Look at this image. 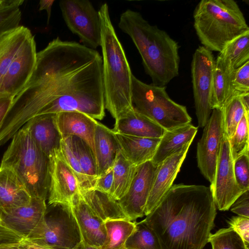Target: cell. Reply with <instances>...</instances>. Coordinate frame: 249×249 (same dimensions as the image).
Instances as JSON below:
<instances>
[{
    "instance_id": "6da1fadb",
    "label": "cell",
    "mask_w": 249,
    "mask_h": 249,
    "mask_svg": "<svg viewBox=\"0 0 249 249\" xmlns=\"http://www.w3.org/2000/svg\"><path fill=\"white\" fill-rule=\"evenodd\" d=\"M105 110L101 55L58 37L37 53L34 71L11 107L13 117L22 124L36 116L67 111L101 120Z\"/></svg>"
},
{
    "instance_id": "7a4b0ae2",
    "label": "cell",
    "mask_w": 249,
    "mask_h": 249,
    "mask_svg": "<svg viewBox=\"0 0 249 249\" xmlns=\"http://www.w3.org/2000/svg\"><path fill=\"white\" fill-rule=\"evenodd\" d=\"M216 207L211 188L173 185L143 221L161 249H203L214 227Z\"/></svg>"
},
{
    "instance_id": "3957f363",
    "label": "cell",
    "mask_w": 249,
    "mask_h": 249,
    "mask_svg": "<svg viewBox=\"0 0 249 249\" xmlns=\"http://www.w3.org/2000/svg\"><path fill=\"white\" fill-rule=\"evenodd\" d=\"M118 27L131 38L153 84L165 86L178 75L179 46L165 31L151 25L139 12L131 9L121 15Z\"/></svg>"
},
{
    "instance_id": "277c9868",
    "label": "cell",
    "mask_w": 249,
    "mask_h": 249,
    "mask_svg": "<svg viewBox=\"0 0 249 249\" xmlns=\"http://www.w3.org/2000/svg\"><path fill=\"white\" fill-rule=\"evenodd\" d=\"M98 12L101 27L105 107L116 120L134 108L132 103L133 74L111 21L107 4H103Z\"/></svg>"
},
{
    "instance_id": "5b68a950",
    "label": "cell",
    "mask_w": 249,
    "mask_h": 249,
    "mask_svg": "<svg viewBox=\"0 0 249 249\" xmlns=\"http://www.w3.org/2000/svg\"><path fill=\"white\" fill-rule=\"evenodd\" d=\"M193 17L199 41L212 52H221L230 41L249 31L244 16L233 0H202Z\"/></svg>"
},
{
    "instance_id": "8992f818",
    "label": "cell",
    "mask_w": 249,
    "mask_h": 249,
    "mask_svg": "<svg viewBox=\"0 0 249 249\" xmlns=\"http://www.w3.org/2000/svg\"><path fill=\"white\" fill-rule=\"evenodd\" d=\"M12 138L0 166L12 170L31 197L46 200L50 186L49 157L36 146L24 125Z\"/></svg>"
},
{
    "instance_id": "52a82bcc",
    "label": "cell",
    "mask_w": 249,
    "mask_h": 249,
    "mask_svg": "<svg viewBox=\"0 0 249 249\" xmlns=\"http://www.w3.org/2000/svg\"><path fill=\"white\" fill-rule=\"evenodd\" d=\"M132 103L134 109L163 128L170 130L190 124L185 106L172 100L166 87L147 84L132 77Z\"/></svg>"
},
{
    "instance_id": "ba28073f",
    "label": "cell",
    "mask_w": 249,
    "mask_h": 249,
    "mask_svg": "<svg viewBox=\"0 0 249 249\" xmlns=\"http://www.w3.org/2000/svg\"><path fill=\"white\" fill-rule=\"evenodd\" d=\"M214 64L212 51L203 46L196 50L191 62V76L196 114L200 128L205 125L213 110L211 100Z\"/></svg>"
},
{
    "instance_id": "9c48e42d",
    "label": "cell",
    "mask_w": 249,
    "mask_h": 249,
    "mask_svg": "<svg viewBox=\"0 0 249 249\" xmlns=\"http://www.w3.org/2000/svg\"><path fill=\"white\" fill-rule=\"evenodd\" d=\"M59 7L70 30L89 47L95 49L101 44L98 12L88 0H62Z\"/></svg>"
},
{
    "instance_id": "30bf717a",
    "label": "cell",
    "mask_w": 249,
    "mask_h": 249,
    "mask_svg": "<svg viewBox=\"0 0 249 249\" xmlns=\"http://www.w3.org/2000/svg\"><path fill=\"white\" fill-rule=\"evenodd\" d=\"M32 241L52 249H76L82 242L70 208L59 205L54 214H46L42 230Z\"/></svg>"
},
{
    "instance_id": "8fae6325",
    "label": "cell",
    "mask_w": 249,
    "mask_h": 249,
    "mask_svg": "<svg viewBox=\"0 0 249 249\" xmlns=\"http://www.w3.org/2000/svg\"><path fill=\"white\" fill-rule=\"evenodd\" d=\"M223 137L222 111L215 108L203 127L196 148L198 167L211 185L213 182Z\"/></svg>"
},
{
    "instance_id": "7c38bea8",
    "label": "cell",
    "mask_w": 249,
    "mask_h": 249,
    "mask_svg": "<svg viewBox=\"0 0 249 249\" xmlns=\"http://www.w3.org/2000/svg\"><path fill=\"white\" fill-rule=\"evenodd\" d=\"M210 187L216 207L221 211H228L244 193L236 181L229 140L224 134L213 182Z\"/></svg>"
},
{
    "instance_id": "4fadbf2b",
    "label": "cell",
    "mask_w": 249,
    "mask_h": 249,
    "mask_svg": "<svg viewBox=\"0 0 249 249\" xmlns=\"http://www.w3.org/2000/svg\"><path fill=\"white\" fill-rule=\"evenodd\" d=\"M49 158L48 203L52 206L59 205L70 208L79 189L77 179L59 148L53 150Z\"/></svg>"
},
{
    "instance_id": "5bb4252c",
    "label": "cell",
    "mask_w": 249,
    "mask_h": 249,
    "mask_svg": "<svg viewBox=\"0 0 249 249\" xmlns=\"http://www.w3.org/2000/svg\"><path fill=\"white\" fill-rule=\"evenodd\" d=\"M37 52L34 36L26 39L0 85V98L14 97L26 85L35 67Z\"/></svg>"
},
{
    "instance_id": "9a60e30c",
    "label": "cell",
    "mask_w": 249,
    "mask_h": 249,
    "mask_svg": "<svg viewBox=\"0 0 249 249\" xmlns=\"http://www.w3.org/2000/svg\"><path fill=\"white\" fill-rule=\"evenodd\" d=\"M157 167L152 160L137 166L128 191L117 201L131 221L135 222L137 219L144 215Z\"/></svg>"
},
{
    "instance_id": "2e32d148",
    "label": "cell",
    "mask_w": 249,
    "mask_h": 249,
    "mask_svg": "<svg viewBox=\"0 0 249 249\" xmlns=\"http://www.w3.org/2000/svg\"><path fill=\"white\" fill-rule=\"evenodd\" d=\"M46 213V200L32 197L29 204L0 214L1 224L23 238L33 240L42 230Z\"/></svg>"
},
{
    "instance_id": "e0dca14e",
    "label": "cell",
    "mask_w": 249,
    "mask_h": 249,
    "mask_svg": "<svg viewBox=\"0 0 249 249\" xmlns=\"http://www.w3.org/2000/svg\"><path fill=\"white\" fill-rule=\"evenodd\" d=\"M70 210L78 227L82 243L100 248L106 238L104 222L85 202L79 189L73 199Z\"/></svg>"
},
{
    "instance_id": "ac0fdd59",
    "label": "cell",
    "mask_w": 249,
    "mask_h": 249,
    "mask_svg": "<svg viewBox=\"0 0 249 249\" xmlns=\"http://www.w3.org/2000/svg\"><path fill=\"white\" fill-rule=\"evenodd\" d=\"M190 146L168 157L157 166L151 190L146 204L147 215L160 202L173 185Z\"/></svg>"
},
{
    "instance_id": "d6986e66",
    "label": "cell",
    "mask_w": 249,
    "mask_h": 249,
    "mask_svg": "<svg viewBox=\"0 0 249 249\" xmlns=\"http://www.w3.org/2000/svg\"><path fill=\"white\" fill-rule=\"evenodd\" d=\"M54 121L61 138L71 136L80 138L89 146L94 155L96 119L79 111H67L55 114Z\"/></svg>"
},
{
    "instance_id": "ffe728a7",
    "label": "cell",
    "mask_w": 249,
    "mask_h": 249,
    "mask_svg": "<svg viewBox=\"0 0 249 249\" xmlns=\"http://www.w3.org/2000/svg\"><path fill=\"white\" fill-rule=\"evenodd\" d=\"M31 198L18 176L11 169L0 166V214L26 205Z\"/></svg>"
},
{
    "instance_id": "44dd1931",
    "label": "cell",
    "mask_w": 249,
    "mask_h": 249,
    "mask_svg": "<svg viewBox=\"0 0 249 249\" xmlns=\"http://www.w3.org/2000/svg\"><path fill=\"white\" fill-rule=\"evenodd\" d=\"M114 135L123 155L135 166L152 160L160 141V138L138 137L115 132Z\"/></svg>"
},
{
    "instance_id": "7402d4cb",
    "label": "cell",
    "mask_w": 249,
    "mask_h": 249,
    "mask_svg": "<svg viewBox=\"0 0 249 249\" xmlns=\"http://www.w3.org/2000/svg\"><path fill=\"white\" fill-rule=\"evenodd\" d=\"M54 115L36 116L24 125L36 146L48 157L53 150L59 147L61 140L55 124Z\"/></svg>"
},
{
    "instance_id": "603a6c76",
    "label": "cell",
    "mask_w": 249,
    "mask_h": 249,
    "mask_svg": "<svg viewBox=\"0 0 249 249\" xmlns=\"http://www.w3.org/2000/svg\"><path fill=\"white\" fill-rule=\"evenodd\" d=\"M235 70L227 58L219 54L215 59L211 100L212 110L221 109L229 101L236 96L233 87Z\"/></svg>"
},
{
    "instance_id": "cb8c5ba5",
    "label": "cell",
    "mask_w": 249,
    "mask_h": 249,
    "mask_svg": "<svg viewBox=\"0 0 249 249\" xmlns=\"http://www.w3.org/2000/svg\"><path fill=\"white\" fill-rule=\"evenodd\" d=\"M198 130L191 123L166 130L158 145L152 161L158 166L165 159L190 146Z\"/></svg>"
},
{
    "instance_id": "d4e9b609",
    "label": "cell",
    "mask_w": 249,
    "mask_h": 249,
    "mask_svg": "<svg viewBox=\"0 0 249 249\" xmlns=\"http://www.w3.org/2000/svg\"><path fill=\"white\" fill-rule=\"evenodd\" d=\"M94 156L98 177L105 174L113 166L119 149L114 132L97 122L94 136Z\"/></svg>"
},
{
    "instance_id": "484cf974",
    "label": "cell",
    "mask_w": 249,
    "mask_h": 249,
    "mask_svg": "<svg viewBox=\"0 0 249 249\" xmlns=\"http://www.w3.org/2000/svg\"><path fill=\"white\" fill-rule=\"evenodd\" d=\"M112 130L117 133L154 138H160L166 131L134 108L116 120Z\"/></svg>"
},
{
    "instance_id": "4316f807",
    "label": "cell",
    "mask_w": 249,
    "mask_h": 249,
    "mask_svg": "<svg viewBox=\"0 0 249 249\" xmlns=\"http://www.w3.org/2000/svg\"><path fill=\"white\" fill-rule=\"evenodd\" d=\"M79 192L92 212L104 222L114 219L129 220L117 201L109 195L92 188H79Z\"/></svg>"
},
{
    "instance_id": "83f0119b",
    "label": "cell",
    "mask_w": 249,
    "mask_h": 249,
    "mask_svg": "<svg viewBox=\"0 0 249 249\" xmlns=\"http://www.w3.org/2000/svg\"><path fill=\"white\" fill-rule=\"evenodd\" d=\"M31 34L28 28L19 25L0 36V85L11 63Z\"/></svg>"
},
{
    "instance_id": "f1b7e54d",
    "label": "cell",
    "mask_w": 249,
    "mask_h": 249,
    "mask_svg": "<svg viewBox=\"0 0 249 249\" xmlns=\"http://www.w3.org/2000/svg\"><path fill=\"white\" fill-rule=\"evenodd\" d=\"M137 167L124 157L119 149L113 166L112 197L115 200H119L126 194L134 178Z\"/></svg>"
},
{
    "instance_id": "f546056e",
    "label": "cell",
    "mask_w": 249,
    "mask_h": 249,
    "mask_svg": "<svg viewBox=\"0 0 249 249\" xmlns=\"http://www.w3.org/2000/svg\"><path fill=\"white\" fill-rule=\"evenodd\" d=\"M106 240L100 249H125V242L135 230L136 221L114 219L104 222Z\"/></svg>"
},
{
    "instance_id": "4dcf8cb0",
    "label": "cell",
    "mask_w": 249,
    "mask_h": 249,
    "mask_svg": "<svg viewBox=\"0 0 249 249\" xmlns=\"http://www.w3.org/2000/svg\"><path fill=\"white\" fill-rule=\"evenodd\" d=\"M68 137L72 150L89 183L90 188H92L98 178L95 159L92 149L80 138L72 136Z\"/></svg>"
},
{
    "instance_id": "1f68e13d",
    "label": "cell",
    "mask_w": 249,
    "mask_h": 249,
    "mask_svg": "<svg viewBox=\"0 0 249 249\" xmlns=\"http://www.w3.org/2000/svg\"><path fill=\"white\" fill-rule=\"evenodd\" d=\"M219 54L229 59L235 69L249 61V31L230 41Z\"/></svg>"
},
{
    "instance_id": "d6a6232c",
    "label": "cell",
    "mask_w": 249,
    "mask_h": 249,
    "mask_svg": "<svg viewBox=\"0 0 249 249\" xmlns=\"http://www.w3.org/2000/svg\"><path fill=\"white\" fill-rule=\"evenodd\" d=\"M125 249H161L153 231L143 221L136 222L134 231L127 239Z\"/></svg>"
},
{
    "instance_id": "836d02e7",
    "label": "cell",
    "mask_w": 249,
    "mask_h": 249,
    "mask_svg": "<svg viewBox=\"0 0 249 249\" xmlns=\"http://www.w3.org/2000/svg\"><path fill=\"white\" fill-rule=\"evenodd\" d=\"M221 109L224 134L230 140L233 135L243 115L247 112L238 96L232 98Z\"/></svg>"
},
{
    "instance_id": "e575fe53",
    "label": "cell",
    "mask_w": 249,
    "mask_h": 249,
    "mask_svg": "<svg viewBox=\"0 0 249 249\" xmlns=\"http://www.w3.org/2000/svg\"><path fill=\"white\" fill-rule=\"evenodd\" d=\"M23 0H0V36L19 26Z\"/></svg>"
},
{
    "instance_id": "d590c367",
    "label": "cell",
    "mask_w": 249,
    "mask_h": 249,
    "mask_svg": "<svg viewBox=\"0 0 249 249\" xmlns=\"http://www.w3.org/2000/svg\"><path fill=\"white\" fill-rule=\"evenodd\" d=\"M209 242L212 249H249L241 236L231 227L211 234Z\"/></svg>"
},
{
    "instance_id": "8d00e7d4",
    "label": "cell",
    "mask_w": 249,
    "mask_h": 249,
    "mask_svg": "<svg viewBox=\"0 0 249 249\" xmlns=\"http://www.w3.org/2000/svg\"><path fill=\"white\" fill-rule=\"evenodd\" d=\"M249 113H246L238 124L233 135L229 140L233 160L244 153L249 152Z\"/></svg>"
},
{
    "instance_id": "74e56055",
    "label": "cell",
    "mask_w": 249,
    "mask_h": 249,
    "mask_svg": "<svg viewBox=\"0 0 249 249\" xmlns=\"http://www.w3.org/2000/svg\"><path fill=\"white\" fill-rule=\"evenodd\" d=\"M59 148L68 164L74 172L78 181L79 188L81 189L90 188L89 183L72 150L68 136L61 138Z\"/></svg>"
},
{
    "instance_id": "f35d334b",
    "label": "cell",
    "mask_w": 249,
    "mask_h": 249,
    "mask_svg": "<svg viewBox=\"0 0 249 249\" xmlns=\"http://www.w3.org/2000/svg\"><path fill=\"white\" fill-rule=\"evenodd\" d=\"M249 152L233 160L234 174L237 183L243 192L249 190Z\"/></svg>"
},
{
    "instance_id": "ab89813d",
    "label": "cell",
    "mask_w": 249,
    "mask_h": 249,
    "mask_svg": "<svg viewBox=\"0 0 249 249\" xmlns=\"http://www.w3.org/2000/svg\"><path fill=\"white\" fill-rule=\"evenodd\" d=\"M233 87L236 96L249 93V61L235 70Z\"/></svg>"
},
{
    "instance_id": "60d3db41",
    "label": "cell",
    "mask_w": 249,
    "mask_h": 249,
    "mask_svg": "<svg viewBox=\"0 0 249 249\" xmlns=\"http://www.w3.org/2000/svg\"><path fill=\"white\" fill-rule=\"evenodd\" d=\"M228 223L229 227L237 232L249 247V217L239 215L233 216Z\"/></svg>"
},
{
    "instance_id": "b9f144b4",
    "label": "cell",
    "mask_w": 249,
    "mask_h": 249,
    "mask_svg": "<svg viewBox=\"0 0 249 249\" xmlns=\"http://www.w3.org/2000/svg\"><path fill=\"white\" fill-rule=\"evenodd\" d=\"M113 188V167L96 179L92 188L112 197Z\"/></svg>"
},
{
    "instance_id": "7bdbcfd3",
    "label": "cell",
    "mask_w": 249,
    "mask_h": 249,
    "mask_svg": "<svg viewBox=\"0 0 249 249\" xmlns=\"http://www.w3.org/2000/svg\"><path fill=\"white\" fill-rule=\"evenodd\" d=\"M230 208L231 212L239 216L249 217V190L244 192Z\"/></svg>"
},
{
    "instance_id": "ee69618b",
    "label": "cell",
    "mask_w": 249,
    "mask_h": 249,
    "mask_svg": "<svg viewBox=\"0 0 249 249\" xmlns=\"http://www.w3.org/2000/svg\"><path fill=\"white\" fill-rule=\"evenodd\" d=\"M22 239L23 237L20 235L3 225L0 224V245L17 243Z\"/></svg>"
},
{
    "instance_id": "f6af8a7d",
    "label": "cell",
    "mask_w": 249,
    "mask_h": 249,
    "mask_svg": "<svg viewBox=\"0 0 249 249\" xmlns=\"http://www.w3.org/2000/svg\"><path fill=\"white\" fill-rule=\"evenodd\" d=\"M13 98H0V127L10 108Z\"/></svg>"
},
{
    "instance_id": "bcb514c9",
    "label": "cell",
    "mask_w": 249,
    "mask_h": 249,
    "mask_svg": "<svg viewBox=\"0 0 249 249\" xmlns=\"http://www.w3.org/2000/svg\"><path fill=\"white\" fill-rule=\"evenodd\" d=\"M19 249H52L32 240L23 238L18 243Z\"/></svg>"
},
{
    "instance_id": "7dc6e473",
    "label": "cell",
    "mask_w": 249,
    "mask_h": 249,
    "mask_svg": "<svg viewBox=\"0 0 249 249\" xmlns=\"http://www.w3.org/2000/svg\"><path fill=\"white\" fill-rule=\"evenodd\" d=\"M54 0H41L39 1V11L45 10L47 14V24L49 23L51 15L52 7Z\"/></svg>"
},
{
    "instance_id": "c3c4849f",
    "label": "cell",
    "mask_w": 249,
    "mask_h": 249,
    "mask_svg": "<svg viewBox=\"0 0 249 249\" xmlns=\"http://www.w3.org/2000/svg\"><path fill=\"white\" fill-rule=\"evenodd\" d=\"M247 113H249V93L238 96Z\"/></svg>"
},
{
    "instance_id": "681fc988",
    "label": "cell",
    "mask_w": 249,
    "mask_h": 249,
    "mask_svg": "<svg viewBox=\"0 0 249 249\" xmlns=\"http://www.w3.org/2000/svg\"><path fill=\"white\" fill-rule=\"evenodd\" d=\"M0 249H19L18 243L0 245Z\"/></svg>"
},
{
    "instance_id": "f907efd6",
    "label": "cell",
    "mask_w": 249,
    "mask_h": 249,
    "mask_svg": "<svg viewBox=\"0 0 249 249\" xmlns=\"http://www.w3.org/2000/svg\"><path fill=\"white\" fill-rule=\"evenodd\" d=\"M76 249H100V248L95 246L85 245L81 242Z\"/></svg>"
},
{
    "instance_id": "816d5d0a",
    "label": "cell",
    "mask_w": 249,
    "mask_h": 249,
    "mask_svg": "<svg viewBox=\"0 0 249 249\" xmlns=\"http://www.w3.org/2000/svg\"><path fill=\"white\" fill-rule=\"evenodd\" d=\"M0 224H1V219H0Z\"/></svg>"
}]
</instances>
